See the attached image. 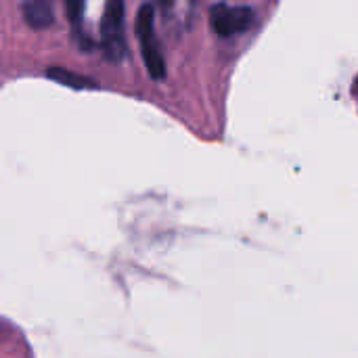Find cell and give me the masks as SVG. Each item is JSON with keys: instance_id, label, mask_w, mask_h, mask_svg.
Segmentation results:
<instances>
[{"instance_id": "cell-1", "label": "cell", "mask_w": 358, "mask_h": 358, "mask_svg": "<svg viewBox=\"0 0 358 358\" xmlns=\"http://www.w3.org/2000/svg\"><path fill=\"white\" fill-rule=\"evenodd\" d=\"M136 36H138L141 55H143V61H145L149 76L153 80H162L166 76V61H164V52H162L157 31H155V10L149 2L138 8Z\"/></svg>"}, {"instance_id": "cell-2", "label": "cell", "mask_w": 358, "mask_h": 358, "mask_svg": "<svg viewBox=\"0 0 358 358\" xmlns=\"http://www.w3.org/2000/svg\"><path fill=\"white\" fill-rule=\"evenodd\" d=\"M124 17H126L124 0H107L103 23H101V40H103V50L111 61H122L126 52Z\"/></svg>"}, {"instance_id": "cell-3", "label": "cell", "mask_w": 358, "mask_h": 358, "mask_svg": "<svg viewBox=\"0 0 358 358\" xmlns=\"http://www.w3.org/2000/svg\"><path fill=\"white\" fill-rule=\"evenodd\" d=\"M256 21V13L250 6H231V4H214L210 8V25L216 36L231 38L248 31Z\"/></svg>"}, {"instance_id": "cell-4", "label": "cell", "mask_w": 358, "mask_h": 358, "mask_svg": "<svg viewBox=\"0 0 358 358\" xmlns=\"http://www.w3.org/2000/svg\"><path fill=\"white\" fill-rule=\"evenodd\" d=\"M21 13H23V21L31 29H46L55 23L52 0H23Z\"/></svg>"}, {"instance_id": "cell-5", "label": "cell", "mask_w": 358, "mask_h": 358, "mask_svg": "<svg viewBox=\"0 0 358 358\" xmlns=\"http://www.w3.org/2000/svg\"><path fill=\"white\" fill-rule=\"evenodd\" d=\"M46 78L55 80L61 86L73 88V90H92V88H96V84L90 78L80 76V73H76L71 69H65V67H50L46 71Z\"/></svg>"}, {"instance_id": "cell-6", "label": "cell", "mask_w": 358, "mask_h": 358, "mask_svg": "<svg viewBox=\"0 0 358 358\" xmlns=\"http://www.w3.org/2000/svg\"><path fill=\"white\" fill-rule=\"evenodd\" d=\"M84 8H86V0H65V13H67L69 23L73 25V31H80Z\"/></svg>"}, {"instance_id": "cell-7", "label": "cell", "mask_w": 358, "mask_h": 358, "mask_svg": "<svg viewBox=\"0 0 358 358\" xmlns=\"http://www.w3.org/2000/svg\"><path fill=\"white\" fill-rule=\"evenodd\" d=\"M155 2H157V4H159V6H164V8H166V6H170V4H172V0H155Z\"/></svg>"}]
</instances>
